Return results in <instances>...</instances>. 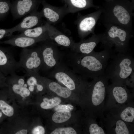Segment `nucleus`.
Returning a JSON list of instances; mask_svg holds the SVG:
<instances>
[{
	"instance_id": "4468645a",
	"label": "nucleus",
	"mask_w": 134,
	"mask_h": 134,
	"mask_svg": "<svg viewBox=\"0 0 134 134\" xmlns=\"http://www.w3.org/2000/svg\"><path fill=\"white\" fill-rule=\"evenodd\" d=\"M45 24L50 38L57 45L68 48L72 50L75 42L71 37L67 36L46 22Z\"/></svg>"
},
{
	"instance_id": "f03ea898",
	"label": "nucleus",
	"mask_w": 134,
	"mask_h": 134,
	"mask_svg": "<svg viewBox=\"0 0 134 134\" xmlns=\"http://www.w3.org/2000/svg\"><path fill=\"white\" fill-rule=\"evenodd\" d=\"M100 7L102 11L99 19L104 25H115L134 32V0H112Z\"/></svg>"
},
{
	"instance_id": "9d476101",
	"label": "nucleus",
	"mask_w": 134,
	"mask_h": 134,
	"mask_svg": "<svg viewBox=\"0 0 134 134\" xmlns=\"http://www.w3.org/2000/svg\"><path fill=\"white\" fill-rule=\"evenodd\" d=\"M41 3L43 7L40 12L43 17L46 19V22L50 24L58 23L68 14L64 5L61 7L55 6L49 4L45 0H42Z\"/></svg>"
},
{
	"instance_id": "6e6552de",
	"label": "nucleus",
	"mask_w": 134,
	"mask_h": 134,
	"mask_svg": "<svg viewBox=\"0 0 134 134\" xmlns=\"http://www.w3.org/2000/svg\"><path fill=\"white\" fill-rule=\"evenodd\" d=\"M102 11L100 7L96 11L86 15H83L80 13H78L75 23L79 36L81 39L94 33L96 24Z\"/></svg>"
},
{
	"instance_id": "423d86ee",
	"label": "nucleus",
	"mask_w": 134,
	"mask_h": 134,
	"mask_svg": "<svg viewBox=\"0 0 134 134\" xmlns=\"http://www.w3.org/2000/svg\"><path fill=\"white\" fill-rule=\"evenodd\" d=\"M43 42L40 46L42 62L41 69L46 71L58 65L62 61L63 55L58 45L50 38Z\"/></svg>"
},
{
	"instance_id": "7c9ffc66",
	"label": "nucleus",
	"mask_w": 134,
	"mask_h": 134,
	"mask_svg": "<svg viewBox=\"0 0 134 134\" xmlns=\"http://www.w3.org/2000/svg\"><path fill=\"white\" fill-rule=\"evenodd\" d=\"M13 33L12 28L8 29H0V39L4 37L11 36Z\"/></svg>"
},
{
	"instance_id": "a878e982",
	"label": "nucleus",
	"mask_w": 134,
	"mask_h": 134,
	"mask_svg": "<svg viewBox=\"0 0 134 134\" xmlns=\"http://www.w3.org/2000/svg\"><path fill=\"white\" fill-rule=\"evenodd\" d=\"M0 110L4 114L9 117L12 116L14 114L13 107L3 100H0Z\"/></svg>"
},
{
	"instance_id": "2eb2a0df",
	"label": "nucleus",
	"mask_w": 134,
	"mask_h": 134,
	"mask_svg": "<svg viewBox=\"0 0 134 134\" xmlns=\"http://www.w3.org/2000/svg\"><path fill=\"white\" fill-rule=\"evenodd\" d=\"M43 17L40 11L35 10L25 17L20 23L12 27L13 32L16 31L22 32L37 25L41 22Z\"/></svg>"
},
{
	"instance_id": "4be33fe9",
	"label": "nucleus",
	"mask_w": 134,
	"mask_h": 134,
	"mask_svg": "<svg viewBox=\"0 0 134 134\" xmlns=\"http://www.w3.org/2000/svg\"><path fill=\"white\" fill-rule=\"evenodd\" d=\"M71 116L70 111L66 110H58L53 114L52 119L55 123H62L68 120Z\"/></svg>"
},
{
	"instance_id": "72a5a7b5",
	"label": "nucleus",
	"mask_w": 134,
	"mask_h": 134,
	"mask_svg": "<svg viewBox=\"0 0 134 134\" xmlns=\"http://www.w3.org/2000/svg\"><path fill=\"white\" fill-rule=\"evenodd\" d=\"M28 130L27 129H22L20 130L15 133V134H26L27 133Z\"/></svg>"
},
{
	"instance_id": "ddd939ff",
	"label": "nucleus",
	"mask_w": 134,
	"mask_h": 134,
	"mask_svg": "<svg viewBox=\"0 0 134 134\" xmlns=\"http://www.w3.org/2000/svg\"><path fill=\"white\" fill-rule=\"evenodd\" d=\"M104 73L95 78L92 84V101L95 106L100 104L103 101L105 97L106 83L107 79Z\"/></svg>"
},
{
	"instance_id": "0eeeda50",
	"label": "nucleus",
	"mask_w": 134,
	"mask_h": 134,
	"mask_svg": "<svg viewBox=\"0 0 134 134\" xmlns=\"http://www.w3.org/2000/svg\"><path fill=\"white\" fill-rule=\"evenodd\" d=\"M18 63L19 67L23 68L26 73L31 71L38 73L42 65L40 46L30 49L24 48Z\"/></svg>"
},
{
	"instance_id": "f257e3e1",
	"label": "nucleus",
	"mask_w": 134,
	"mask_h": 134,
	"mask_svg": "<svg viewBox=\"0 0 134 134\" xmlns=\"http://www.w3.org/2000/svg\"><path fill=\"white\" fill-rule=\"evenodd\" d=\"M115 54L106 49L87 54L72 51L67 55L65 64L82 77L94 78L104 74L109 60Z\"/></svg>"
},
{
	"instance_id": "bb28decb",
	"label": "nucleus",
	"mask_w": 134,
	"mask_h": 134,
	"mask_svg": "<svg viewBox=\"0 0 134 134\" xmlns=\"http://www.w3.org/2000/svg\"><path fill=\"white\" fill-rule=\"evenodd\" d=\"M117 134H129V131L125 123L121 120L118 121L115 129Z\"/></svg>"
},
{
	"instance_id": "39448f33",
	"label": "nucleus",
	"mask_w": 134,
	"mask_h": 134,
	"mask_svg": "<svg viewBox=\"0 0 134 134\" xmlns=\"http://www.w3.org/2000/svg\"><path fill=\"white\" fill-rule=\"evenodd\" d=\"M49 76L71 91L83 88L86 85V83L82 80V77L78 75L62 61L54 68Z\"/></svg>"
},
{
	"instance_id": "473e14b6",
	"label": "nucleus",
	"mask_w": 134,
	"mask_h": 134,
	"mask_svg": "<svg viewBox=\"0 0 134 134\" xmlns=\"http://www.w3.org/2000/svg\"><path fill=\"white\" fill-rule=\"evenodd\" d=\"M5 76L0 71V84H4V83L5 80Z\"/></svg>"
},
{
	"instance_id": "c9c22d12",
	"label": "nucleus",
	"mask_w": 134,
	"mask_h": 134,
	"mask_svg": "<svg viewBox=\"0 0 134 134\" xmlns=\"http://www.w3.org/2000/svg\"><path fill=\"white\" fill-rule=\"evenodd\" d=\"M2 115V113L0 112V118L1 117Z\"/></svg>"
},
{
	"instance_id": "20e7f679",
	"label": "nucleus",
	"mask_w": 134,
	"mask_h": 134,
	"mask_svg": "<svg viewBox=\"0 0 134 134\" xmlns=\"http://www.w3.org/2000/svg\"><path fill=\"white\" fill-rule=\"evenodd\" d=\"M104 73L116 83H122L134 73V59L130 52L115 54L111 58Z\"/></svg>"
},
{
	"instance_id": "f3484780",
	"label": "nucleus",
	"mask_w": 134,
	"mask_h": 134,
	"mask_svg": "<svg viewBox=\"0 0 134 134\" xmlns=\"http://www.w3.org/2000/svg\"><path fill=\"white\" fill-rule=\"evenodd\" d=\"M66 7L68 13H74L80 11L93 7L98 10L100 6L95 5L93 0H61Z\"/></svg>"
},
{
	"instance_id": "1a4fd4ad",
	"label": "nucleus",
	"mask_w": 134,
	"mask_h": 134,
	"mask_svg": "<svg viewBox=\"0 0 134 134\" xmlns=\"http://www.w3.org/2000/svg\"><path fill=\"white\" fill-rule=\"evenodd\" d=\"M42 0H15L11 3L10 10L13 19L20 18L38 9Z\"/></svg>"
},
{
	"instance_id": "c756f323",
	"label": "nucleus",
	"mask_w": 134,
	"mask_h": 134,
	"mask_svg": "<svg viewBox=\"0 0 134 134\" xmlns=\"http://www.w3.org/2000/svg\"><path fill=\"white\" fill-rule=\"evenodd\" d=\"M73 108V106L70 104H59L55 107L54 109L56 111L66 110L70 111L72 110Z\"/></svg>"
},
{
	"instance_id": "aec40b11",
	"label": "nucleus",
	"mask_w": 134,
	"mask_h": 134,
	"mask_svg": "<svg viewBox=\"0 0 134 134\" xmlns=\"http://www.w3.org/2000/svg\"><path fill=\"white\" fill-rule=\"evenodd\" d=\"M17 35L34 38H49L47 30L45 24L44 25L34 28H30L25 30L22 32L20 34Z\"/></svg>"
},
{
	"instance_id": "393cba45",
	"label": "nucleus",
	"mask_w": 134,
	"mask_h": 134,
	"mask_svg": "<svg viewBox=\"0 0 134 134\" xmlns=\"http://www.w3.org/2000/svg\"><path fill=\"white\" fill-rule=\"evenodd\" d=\"M121 118L123 120L128 122H132L134 119V109L132 107L126 108L121 114Z\"/></svg>"
},
{
	"instance_id": "7ed1b4c3",
	"label": "nucleus",
	"mask_w": 134,
	"mask_h": 134,
	"mask_svg": "<svg viewBox=\"0 0 134 134\" xmlns=\"http://www.w3.org/2000/svg\"><path fill=\"white\" fill-rule=\"evenodd\" d=\"M104 25L106 29L102 33L101 47L115 53L130 52V41L134 36V32L115 25L108 24Z\"/></svg>"
},
{
	"instance_id": "a211bd4d",
	"label": "nucleus",
	"mask_w": 134,
	"mask_h": 134,
	"mask_svg": "<svg viewBox=\"0 0 134 134\" xmlns=\"http://www.w3.org/2000/svg\"><path fill=\"white\" fill-rule=\"evenodd\" d=\"M9 82L12 84L10 88L14 92L25 98L29 96L31 93L28 88L23 86L25 84L24 76L17 75L15 72L10 75Z\"/></svg>"
},
{
	"instance_id": "5701e85b",
	"label": "nucleus",
	"mask_w": 134,
	"mask_h": 134,
	"mask_svg": "<svg viewBox=\"0 0 134 134\" xmlns=\"http://www.w3.org/2000/svg\"><path fill=\"white\" fill-rule=\"evenodd\" d=\"M43 100L40 104V106L44 109L52 108L60 104L61 102V99L57 97L50 99L45 98L43 99Z\"/></svg>"
},
{
	"instance_id": "f704fd0d",
	"label": "nucleus",
	"mask_w": 134,
	"mask_h": 134,
	"mask_svg": "<svg viewBox=\"0 0 134 134\" xmlns=\"http://www.w3.org/2000/svg\"><path fill=\"white\" fill-rule=\"evenodd\" d=\"M28 89L30 92H33L34 91L35 89V87L34 86H29Z\"/></svg>"
},
{
	"instance_id": "2f4dec72",
	"label": "nucleus",
	"mask_w": 134,
	"mask_h": 134,
	"mask_svg": "<svg viewBox=\"0 0 134 134\" xmlns=\"http://www.w3.org/2000/svg\"><path fill=\"white\" fill-rule=\"evenodd\" d=\"M44 128L41 126H38L34 127L32 131L33 134H44L45 133Z\"/></svg>"
},
{
	"instance_id": "c85d7f7f",
	"label": "nucleus",
	"mask_w": 134,
	"mask_h": 134,
	"mask_svg": "<svg viewBox=\"0 0 134 134\" xmlns=\"http://www.w3.org/2000/svg\"><path fill=\"white\" fill-rule=\"evenodd\" d=\"M89 132L90 134H104L102 129L96 124H91L89 127Z\"/></svg>"
},
{
	"instance_id": "dca6fc26",
	"label": "nucleus",
	"mask_w": 134,
	"mask_h": 134,
	"mask_svg": "<svg viewBox=\"0 0 134 134\" xmlns=\"http://www.w3.org/2000/svg\"><path fill=\"white\" fill-rule=\"evenodd\" d=\"M48 38L44 37L34 38L16 35L7 40L0 41V44H8L25 48L33 46L38 42H43Z\"/></svg>"
},
{
	"instance_id": "412c9836",
	"label": "nucleus",
	"mask_w": 134,
	"mask_h": 134,
	"mask_svg": "<svg viewBox=\"0 0 134 134\" xmlns=\"http://www.w3.org/2000/svg\"><path fill=\"white\" fill-rule=\"evenodd\" d=\"M112 92L116 100L118 103H123L127 100V94L124 88L120 86H115L113 87Z\"/></svg>"
},
{
	"instance_id": "9b49d317",
	"label": "nucleus",
	"mask_w": 134,
	"mask_h": 134,
	"mask_svg": "<svg viewBox=\"0 0 134 134\" xmlns=\"http://www.w3.org/2000/svg\"><path fill=\"white\" fill-rule=\"evenodd\" d=\"M19 68L11 51L0 46V71L5 76L15 73Z\"/></svg>"
},
{
	"instance_id": "e433bc0d",
	"label": "nucleus",
	"mask_w": 134,
	"mask_h": 134,
	"mask_svg": "<svg viewBox=\"0 0 134 134\" xmlns=\"http://www.w3.org/2000/svg\"><path fill=\"white\" fill-rule=\"evenodd\" d=\"M105 0L107 2H109L112 1V0Z\"/></svg>"
},
{
	"instance_id": "f8f14e48",
	"label": "nucleus",
	"mask_w": 134,
	"mask_h": 134,
	"mask_svg": "<svg viewBox=\"0 0 134 134\" xmlns=\"http://www.w3.org/2000/svg\"><path fill=\"white\" fill-rule=\"evenodd\" d=\"M102 34H96L94 33L88 39H81L78 42H75L71 50L78 53L87 54L94 50V48L101 42Z\"/></svg>"
},
{
	"instance_id": "b1692460",
	"label": "nucleus",
	"mask_w": 134,
	"mask_h": 134,
	"mask_svg": "<svg viewBox=\"0 0 134 134\" xmlns=\"http://www.w3.org/2000/svg\"><path fill=\"white\" fill-rule=\"evenodd\" d=\"M11 3L9 0H0V20L7 16L10 10Z\"/></svg>"
},
{
	"instance_id": "6ab92c4d",
	"label": "nucleus",
	"mask_w": 134,
	"mask_h": 134,
	"mask_svg": "<svg viewBox=\"0 0 134 134\" xmlns=\"http://www.w3.org/2000/svg\"><path fill=\"white\" fill-rule=\"evenodd\" d=\"M41 77L46 87L59 96L66 98L69 97L71 94L72 91L68 88L62 86L58 83L45 77Z\"/></svg>"
},
{
	"instance_id": "cd10ccee",
	"label": "nucleus",
	"mask_w": 134,
	"mask_h": 134,
	"mask_svg": "<svg viewBox=\"0 0 134 134\" xmlns=\"http://www.w3.org/2000/svg\"><path fill=\"white\" fill-rule=\"evenodd\" d=\"M76 131L73 128L67 127L59 128L52 131L51 134H76Z\"/></svg>"
}]
</instances>
